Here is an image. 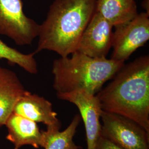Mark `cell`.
Here are the masks:
<instances>
[{
	"instance_id": "7c38bea8",
	"label": "cell",
	"mask_w": 149,
	"mask_h": 149,
	"mask_svg": "<svg viewBox=\"0 0 149 149\" xmlns=\"http://www.w3.org/2000/svg\"><path fill=\"white\" fill-rule=\"evenodd\" d=\"M96 12L114 28L127 23L138 14L135 0H97Z\"/></svg>"
},
{
	"instance_id": "8992f818",
	"label": "cell",
	"mask_w": 149,
	"mask_h": 149,
	"mask_svg": "<svg viewBox=\"0 0 149 149\" xmlns=\"http://www.w3.org/2000/svg\"><path fill=\"white\" fill-rule=\"evenodd\" d=\"M113 32L111 59L125 63L149 39V13L142 12Z\"/></svg>"
},
{
	"instance_id": "6da1fadb",
	"label": "cell",
	"mask_w": 149,
	"mask_h": 149,
	"mask_svg": "<svg viewBox=\"0 0 149 149\" xmlns=\"http://www.w3.org/2000/svg\"><path fill=\"white\" fill-rule=\"evenodd\" d=\"M96 95L102 109L130 118L149 133V56L124 64Z\"/></svg>"
},
{
	"instance_id": "277c9868",
	"label": "cell",
	"mask_w": 149,
	"mask_h": 149,
	"mask_svg": "<svg viewBox=\"0 0 149 149\" xmlns=\"http://www.w3.org/2000/svg\"><path fill=\"white\" fill-rule=\"evenodd\" d=\"M40 24L24 13L22 0H0V34L20 46L38 37Z\"/></svg>"
},
{
	"instance_id": "5b68a950",
	"label": "cell",
	"mask_w": 149,
	"mask_h": 149,
	"mask_svg": "<svg viewBox=\"0 0 149 149\" xmlns=\"http://www.w3.org/2000/svg\"><path fill=\"white\" fill-rule=\"evenodd\" d=\"M101 135L123 149H149V133L122 115L102 111Z\"/></svg>"
},
{
	"instance_id": "5bb4252c",
	"label": "cell",
	"mask_w": 149,
	"mask_h": 149,
	"mask_svg": "<svg viewBox=\"0 0 149 149\" xmlns=\"http://www.w3.org/2000/svg\"><path fill=\"white\" fill-rule=\"evenodd\" d=\"M36 53L23 54L15 48H11L0 39V59L6 60L10 64L17 65L31 74H37L38 67Z\"/></svg>"
},
{
	"instance_id": "52a82bcc",
	"label": "cell",
	"mask_w": 149,
	"mask_h": 149,
	"mask_svg": "<svg viewBox=\"0 0 149 149\" xmlns=\"http://www.w3.org/2000/svg\"><path fill=\"white\" fill-rule=\"evenodd\" d=\"M56 96L60 100L69 102L77 107L85 125L87 149H96L101 135L102 128V109L98 97L83 90L57 94Z\"/></svg>"
},
{
	"instance_id": "8fae6325",
	"label": "cell",
	"mask_w": 149,
	"mask_h": 149,
	"mask_svg": "<svg viewBox=\"0 0 149 149\" xmlns=\"http://www.w3.org/2000/svg\"><path fill=\"white\" fill-rule=\"evenodd\" d=\"M25 91L14 71L0 66V127L5 125L16 103Z\"/></svg>"
},
{
	"instance_id": "9a60e30c",
	"label": "cell",
	"mask_w": 149,
	"mask_h": 149,
	"mask_svg": "<svg viewBox=\"0 0 149 149\" xmlns=\"http://www.w3.org/2000/svg\"><path fill=\"white\" fill-rule=\"evenodd\" d=\"M96 149H123L110 140L101 135L96 145Z\"/></svg>"
},
{
	"instance_id": "ba28073f",
	"label": "cell",
	"mask_w": 149,
	"mask_h": 149,
	"mask_svg": "<svg viewBox=\"0 0 149 149\" xmlns=\"http://www.w3.org/2000/svg\"><path fill=\"white\" fill-rule=\"evenodd\" d=\"M113 27L95 12L83 33L76 51L95 58H106L112 48Z\"/></svg>"
},
{
	"instance_id": "4fadbf2b",
	"label": "cell",
	"mask_w": 149,
	"mask_h": 149,
	"mask_svg": "<svg viewBox=\"0 0 149 149\" xmlns=\"http://www.w3.org/2000/svg\"><path fill=\"white\" fill-rule=\"evenodd\" d=\"M81 120L80 114H76L69 126L63 131L47 127L42 131L41 146L44 149H80L74 141V137Z\"/></svg>"
},
{
	"instance_id": "3957f363",
	"label": "cell",
	"mask_w": 149,
	"mask_h": 149,
	"mask_svg": "<svg viewBox=\"0 0 149 149\" xmlns=\"http://www.w3.org/2000/svg\"><path fill=\"white\" fill-rule=\"evenodd\" d=\"M71 55L54 60L52 72L56 95L79 90L96 95L125 64L107 58H91L78 51Z\"/></svg>"
},
{
	"instance_id": "9c48e42d",
	"label": "cell",
	"mask_w": 149,
	"mask_h": 149,
	"mask_svg": "<svg viewBox=\"0 0 149 149\" xmlns=\"http://www.w3.org/2000/svg\"><path fill=\"white\" fill-rule=\"evenodd\" d=\"M13 112L37 123H43L47 127H61L52 103L44 97L26 90L16 103Z\"/></svg>"
},
{
	"instance_id": "30bf717a",
	"label": "cell",
	"mask_w": 149,
	"mask_h": 149,
	"mask_svg": "<svg viewBox=\"0 0 149 149\" xmlns=\"http://www.w3.org/2000/svg\"><path fill=\"white\" fill-rule=\"evenodd\" d=\"M4 125L7 129L6 139L13 144V149H19L26 145L36 149L41 146L42 131L37 123L13 112Z\"/></svg>"
},
{
	"instance_id": "7a4b0ae2",
	"label": "cell",
	"mask_w": 149,
	"mask_h": 149,
	"mask_svg": "<svg viewBox=\"0 0 149 149\" xmlns=\"http://www.w3.org/2000/svg\"><path fill=\"white\" fill-rule=\"evenodd\" d=\"M97 0H54L40 24L36 53L55 52L61 57L77 49L86 28L96 12Z\"/></svg>"
}]
</instances>
